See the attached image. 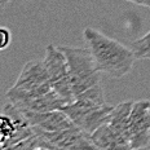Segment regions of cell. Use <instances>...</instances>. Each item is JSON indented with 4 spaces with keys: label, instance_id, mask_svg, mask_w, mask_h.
<instances>
[{
    "label": "cell",
    "instance_id": "cell-1",
    "mask_svg": "<svg viewBox=\"0 0 150 150\" xmlns=\"http://www.w3.org/2000/svg\"><path fill=\"white\" fill-rule=\"evenodd\" d=\"M83 35L100 73L114 79H120L129 73L136 60L132 48H127L93 27H86Z\"/></svg>",
    "mask_w": 150,
    "mask_h": 150
},
{
    "label": "cell",
    "instance_id": "cell-2",
    "mask_svg": "<svg viewBox=\"0 0 150 150\" xmlns=\"http://www.w3.org/2000/svg\"><path fill=\"white\" fill-rule=\"evenodd\" d=\"M53 91L44 61H29L23 65L14 86L7 92V97L14 106L27 100Z\"/></svg>",
    "mask_w": 150,
    "mask_h": 150
},
{
    "label": "cell",
    "instance_id": "cell-3",
    "mask_svg": "<svg viewBox=\"0 0 150 150\" xmlns=\"http://www.w3.org/2000/svg\"><path fill=\"white\" fill-rule=\"evenodd\" d=\"M66 56L69 73H70L71 87L74 96H79L91 87L101 83V74L96 67L91 49L80 47H60Z\"/></svg>",
    "mask_w": 150,
    "mask_h": 150
},
{
    "label": "cell",
    "instance_id": "cell-4",
    "mask_svg": "<svg viewBox=\"0 0 150 150\" xmlns=\"http://www.w3.org/2000/svg\"><path fill=\"white\" fill-rule=\"evenodd\" d=\"M112 109L114 106L101 105L84 97H75L74 101L66 104L62 110L75 126L91 136L102 124L108 123Z\"/></svg>",
    "mask_w": 150,
    "mask_h": 150
},
{
    "label": "cell",
    "instance_id": "cell-5",
    "mask_svg": "<svg viewBox=\"0 0 150 150\" xmlns=\"http://www.w3.org/2000/svg\"><path fill=\"white\" fill-rule=\"evenodd\" d=\"M35 133V129L31 126L25 114L16 108L13 104H9L4 108L0 117V148L1 150H12L14 145L23 141Z\"/></svg>",
    "mask_w": 150,
    "mask_h": 150
},
{
    "label": "cell",
    "instance_id": "cell-6",
    "mask_svg": "<svg viewBox=\"0 0 150 150\" xmlns=\"http://www.w3.org/2000/svg\"><path fill=\"white\" fill-rule=\"evenodd\" d=\"M45 67L48 70L52 88L66 104H70L75 100L73 87H71L70 73H69L67 60L60 47L49 44L45 49L43 58Z\"/></svg>",
    "mask_w": 150,
    "mask_h": 150
},
{
    "label": "cell",
    "instance_id": "cell-7",
    "mask_svg": "<svg viewBox=\"0 0 150 150\" xmlns=\"http://www.w3.org/2000/svg\"><path fill=\"white\" fill-rule=\"evenodd\" d=\"M131 149L150 146V101H135L129 114Z\"/></svg>",
    "mask_w": 150,
    "mask_h": 150
},
{
    "label": "cell",
    "instance_id": "cell-8",
    "mask_svg": "<svg viewBox=\"0 0 150 150\" xmlns=\"http://www.w3.org/2000/svg\"><path fill=\"white\" fill-rule=\"evenodd\" d=\"M38 133H40L49 145L52 146L53 150L56 149H96L93 142L91 141V136L83 132L80 128L76 126L66 128L62 131H42L34 128Z\"/></svg>",
    "mask_w": 150,
    "mask_h": 150
},
{
    "label": "cell",
    "instance_id": "cell-9",
    "mask_svg": "<svg viewBox=\"0 0 150 150\" xmlns=\"http://www.w3.org/2000/svg\"><path fill=\"white\" fill-rule=\"evenodd\" d=\"M22 111V110H21ZM29 119L31 126L42 131H62L66 128L75 127V124L67 117L62 109L51 111H22Z\"/></svg>",
    "mask_w": 150,
    "mask_h": 150
},
{
    "label": "cell",
    "instance_id": "cell-10",
    "mask_svg": "<svg viewBox=\"0 0 150 150\" xmlns=\"http://www.w3.org/2000/svg\"><path fill=\"white\" fill-rule=\"evenodd\" d=\"M91 141L96 149H131L129 141L118 133L109 124V122L102 124L91 135Z\"/></svg>",
    "mask_w": 150,
    "mask_h": 150
},
{
    "label": "cell",
    "instance_id": "cell-11",
    "mask_svg": "<svg viewBox=\"0 0 150 150\" xmlns=\"http://www.w3.org/2000/svg\"><path fill=\"white\" fill-rule=\"evenodd\" d=\"M133 101L128 102H122V104L114 106L109 119V124L117 131L118 133H120L124 139H127L129 141L131 139V132H129V114L132 110ZM131 144V142H129Z\"/></svg>",
    "mask_w": 150,
    "mask_h": 150
},
{
    "label": "cell",
    "instance_id": "cell-12",
    "mask_svg": "<svg viewBox=\"0 0 150 150\" xmlns=\"http://www.w3.org/2000/svg\"><path fill=\"white\" fill-rule=\"evenodd\" d=\"M136 60H150V31L132 43Z\"/></svg>",
    "mask_w": 150,
    "mask_h": 150
},
{
    "label": "cell",
    "instance_id": "cell-13",
    "mask_svg": "<svg viewBox=\"0 0 150 150\" xmlns=\"http://www.w3.org/2000/svg\"><path fill=\"white\" fill-rule=\"evenodd\" d=\"M0 34H1V42H0V45H1V48H7L8 44L11 43V33L7 30V29H1L0 31Z\"/></svg>",
    "mask_w": 150,
    "mask_h": 150
},
{
    "label": "cell",
    "instance_id": "cell-14",
    "mask_svg": "<svg viewBox=\"0 0 150 150\" xmlns=\"http://www.w3.org/2000/svg\"><path fill=\"white\" fill-rule=\"evenodd\" d=\"M127 1L133 3V4H137V5H141V7L150 8V0H127Z\"/></svg>",
    "mask_w": 150,
    "mask_h": 150
},
{
    "label": "cell",
    "instance_id": "cell-15",
    "mask_svg": "<svg viewBox=\"0 0 150 150\" xmlns=\"http://www.w3.org/2000/svg\"><path fill=\"white\" fill-rule=\"evenodd\" d=\"M9 1H11V0H0V4H1V7L4 8V7H7V5H8Z\"/></svg>",
    "mask_w": 150,
    "mask_h": 150
}]
</instances>
